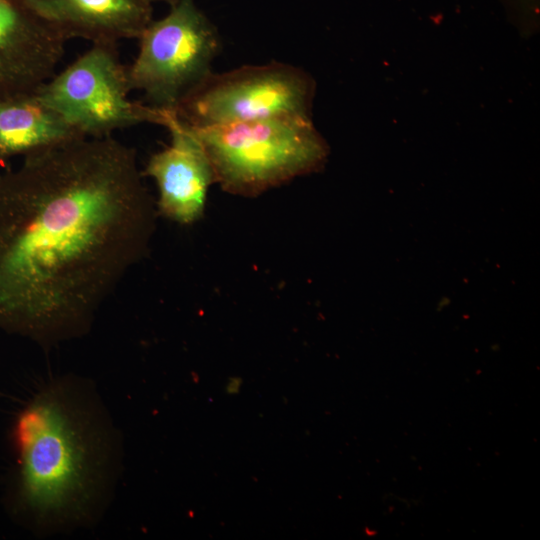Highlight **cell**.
<instances>
[{
	"instance_id": "6da1fadb",
	"label": "cell",
	"mask_w": 540,
	"mask_h": 540,
	"mask_svg": "<svg viewBox=\"0 0 540 540\" xmlns=\"http://www.w3.org/2000/svg\"><path fill=\"white\" fill-rule=\"evenodd\" d=\"M0 178V330L48 349L89 333L148 251L152 198L135 151L81 137Z\"/></svg>"
},
{
	"instance_id": "7a4b0ae2",
	"label": "cell",
	"mask_w": 540,
	"mask_h": 540,
	"mask_svg": "<svg viewBox=\"0 0 540 540\" xmlns=\"http://www.w3.org/2000/svg\"><path fill=\"white\" fill-rule=\"evenodd\" d=\"M3 503L37 537L91 529L108 511L123 471L122 433L89 378L44 382L15 414Z\"/></svg>"
},
{
	"instance_id": "3957f363",
	"label": "cell",
	"mask_w": 540,
	"mask_h": 540,
	"mask_svg": "<svg viewBox=\"0 0 540 540\" xmlns=\"http://www.w3.org/2000/svg\"><path fill=\"white\" fill-rule=\"evenodd\" d=\"M192 129L208 154L215 183L244 197L320 170L329 153L311 118L274 117Z\"/></svg>"
},
{
	"instance_id": "277c9868",
	"label": "cell",
	"mask_w": 540,
	"mask_h": 540,
	"mask_svg": "<svg viewBox=\"0 0 540 540\" xmlns=\"http://www.w3.org/2000/svg\"><path fill=\"white\" fill-rule=\"evenodd\" d=\"M127 66L117 44L98 43L34 93L85 137L111 136L142 123L167 126L173 112L133 101Z\"/></svg>"
},
{
	"instance_id": "5b68a950",
	"label": "cell",
	"mask_w": 540,
	"mask_h": 540,
	"mask_svg": "<svg viewBox=\"0 0 540 540\" xmlns=\"http://www.w3.org/2000/svg\"><path fill=\"white\" fill-rule=\"evenodd\" d=\"M139 51L127 66L132 90L146 104L173 112L211 73L220 49L217 29L194 0H179L140 35Z\"/></svg>"
},
{
	"instance_id": "8992f818",
	"label": "cell",
	"mask_w": 540,
	"mask_h": 540,
	"mask_svg": "<svg viewBox=\"0 0 540 540\" xmlns=\"http://www.w3.org/2000/svg\"><path fill=\"white\" fill-rule=\"evenodd\" d=\"M315 84L296 66L272 62L211 73L175 111L192 128L274 117L311 118Z\"/></svg>"
},
{
	"instance_id": "52a82bcc",
	"label": "cell",
	"mask_w": 540,
	"mask_h": 540,
	"mask_svg": "<svg viewBox=\"0 0 540 540\" xmlns=\"http://www.w3.org/2000/svg\"><path fill=\"white\" fill-rule=\"evenodd\" d=\"M66 41L24 0H0V100L34 93L52 77Z\"/></svg>"
},
{
	"instance_id": "ba28073f",
	"label": "cell",
	"mask_w": 540,
	"mask_h": 540,
	"mask_svg": "<svg viewBox=\"0 0 540 540\" xmlns=\"http://www.w3.org/2000/svg\"><path fill=\"white\" fill-rule=\"evenodd\" d=\"M166 128L170 144L150 157L144 174L157 185L158 212L173 222L192 224L203 216L214 171L195 131L175 113Z\"/></svg>"
},
{
	"instance_id": "9c48e42d",
	"label": "cell",
	"mask_w": 540,
	"mask_h": 540,
	"mask_svg": "<svg viewBox=\"0 0 540 540\" xmlns=\"http://www.w3.org/2000/svg\"><path fill=\"white\" fill-rule=\"evenodd\" d=\"M65 37L92 44L139 38L152 21L145 0H24Z\"/></svg>"
},
{
	"instance_id": "30bf717a",
	"label": "cell",
	"mask_w": 540,
	"mask_h": 540,
	"mask_svg": "<svg viewBox=\"0 0 540 540\" xmlns=\"http://www.w3.org/2000/svg\"><path fill=\"white\" fill-rule=\"evenodd\" d=\"M81 137L35 93L0 100V163Z\"/></svg>"
},
{
	"instance_id": "8fae6325",
	"label": "cell",
	"mask_w": 540,
	"mask_h": 540,
	"mask_svg": "<svg viewBox=\"0 0 540 540\" xmlns=\"http://www.w3.org/2000/svg\"><path fill=\"white\" fill-rule=\"evenodd\" d=\"M147 1L148 3L152 4L153 2H166L168 3L170 6L177 3L179 0H145Z\"/></svg>"
},
{
	"instance_id": "7c38bea8",
	"label": "cell",
	"mask_w": 540,
	"mask_h": 540,
	"mask_svg": "<svg viewBox=\"0 0 540 540\" xmlns=\"http://www.w3.org/2000/svg\"><path fill=\"white\" fill-rule=\"evenodd\" d=\"M1 175H2V173L0 172V178H1Z\"/></svg>"
}]
</instances>
